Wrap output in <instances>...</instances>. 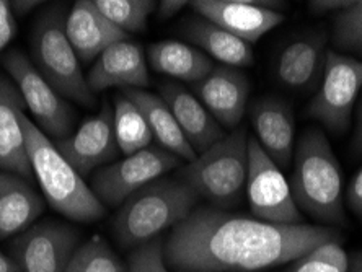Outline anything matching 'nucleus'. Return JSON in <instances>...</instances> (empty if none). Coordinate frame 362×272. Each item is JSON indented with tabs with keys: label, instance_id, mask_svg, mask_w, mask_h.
Listing matches in <instances>:
<instances>
[{
	"label": "nucleus",
	"instance_id": "1",
	"mask_svg": "<svg viewBox=\"0 0 362 272\" xmlns=\"http://www.w3.org/2000/svg\"><path fill=\"white\" fill-rule=\"evenodd\" d=\"M339 238L334 228L276 225L196 207L163 240V256L172 272H250L291 263Z\"/></svg>",
	"mask_w": 362,
	"mask_h": 272
},
{
	"label": "nucleus",
	"instance_id": "2",
	"mask_svg": "<svg viewBox=\"0 0 362 272\" xmlns=\"http://www.w3.org/2000/svg\"><path fill=\"white\" fill-rule=\"evenodd\" d=\"M31 172L52 209L76 222H95L106 214L105 206L71 163L61 155L54 142L25 111L18 114Z\"/></svg>",
	"mask_w": 362,
	"mask_h": 272
},
{
	"label": "nucleus",
	"instance_id": "3",
	"mask_svg": "<svg viewBox=\"0 0 362 272\" xmlns=\"http://www.w3.org/2000/svg\"><path fill=\"white\" fill-rule=\"evenodd\" d=\"M291 191L297 207L329 225L344 227L343 173L322 131L307 129L294 150Z\"/></svg>",
	"mask_w": 362,
	"mask_h": 272
},
{
	"label": "nucleus",
	"instance_id": "4",
	"mask_svg": "<svg viewBox=\"0 0 362 272\" xmlns=\"http://www.w3.org/2000/svg\"><path fill=\"white\" fill-rule=\"evenodd\" d=\"M199 196L181 179H157L127 197L113 222L121 247L137 248L177 227L198 206Z\"/></svg>",
	"mask_w": 362,
	"mask_h": 272
},
{
	"label": "nucleus",
	"instance_id": "5",
	"mask_svg": "<svg viewBox=\"0 0 362 272\" xmlns=\"http://www.w3.org/2000/svg\"><path fill=\"white\" fill-rule=\"evenodd\" d=\"M66 7L52 4L40 13L30 35L31 62L62 98L92 108L93 92L66 33Z\"/></svg>",
	"mask_w": 362,
	"mask_h": 272
},
{
	"label": "nucleus",
	"instance_id": "6",
	"mask_svg": "<svg viewBox=\"0 0 362 272\" xmlns=\"http://www.w3.org/2000/svg\"><path fill=\"white\" fill-rule=\"evenodd\" d=\"M248 136L243 126L221 138L178 172L183 181L217 209L237 206L247 191Z\"/></svg>",
	"mask_w": 362,
	"mask_h": 272
},
{
	"label": "nucleus",
	"instance_id": "7",
	"mask_svg": "<svg viewBox=\"0 0 362 272\" xmlns=\"http://www.w3.org/2000/svg\"><path fill=\"white\" fill-rule=\"evenodd\" d=\"M2 66L17 85L26 108L35 117L33 122L42 134L54 138V142L71 136L76 111L36 71L31 59L20 49H12L2 57Z\"/></svg>",
	"mask_w": 362,
	"mask_h": 272
},
{
	"label": "nucleus",
	"instance_id": "8",
	"mask_svg": "<svg viewBox=\"0 0 362 272\" xmlns=\"http://www.w3.org/2000/svg\"><path fill=\"white\" fill-rule=\"evenodd\" d=\"M362 92V61L328 49L320 88L307 106V116L343 136L349 129L356 100Z\"/></svg>",
	"mask_w": 362,
	"mask_h": 272
},
{
	"label": "nucleus",
	"instance_id": "9",
	"mask_svg": "<svg viewBox=\"0 0 362 272\" xmlns=\"http://www.w3.org/2000/svg\"><path fill=\"white\" fill-rule=\"evenodd\" d=\"M247 196L250 211L258 220L276 225L302 223V214L282 170L263 150L257 137H248Z\"/></svg>",
	"mask_w": 362,
	"mask_h": 272
},
{
	"label": "nucleus",
	"instance_id": "10",
	"mask_svg": "<svg viewBox=\"0 0 362 272\" xmlns=\"http://www.w3.org/2000/svg\"><path fill=\"white\" fill-rule=\"evenodd\" d=\"M181 162L183 160L175 153L151 146L101 168L93 176L92 191L103 206H122L127 197L160 179L162 175L180 167Z\"/></svg>",
	"mask_w": 362,
	"mask_h": 272
},
{
	"label": "nucleus",
	"instance_id": "11",
	"mask_svg": "<svg viewBox=\"0 0 362 272\" xmlns=\"http://www.w3.org/2000/svg\"><path fill=\"white\" fill-rule=\"evenodd\" d=\"M78 248V233L66 223L46 220L31 225L10 244L21 272H66Z\"/></svg>",
	"mask_w": 362,
	"mask_h": 272
},
{
	"label": "nucleus",
	"instance_id": "12",
	"mask_svg": "<svg viewBox=\"0 0 362 272\" xmlns=\"http://www.w3.org/2000/svg\"><path fill=\"white\" fill-rule=\"evenodd\" d=\"M191 8L199 17L221 26L242 41L253 45L266 33L284 21V15L276 12V7H284L279 2H259V0H196L189 2Z\"/></svg>",
	"mask_w": 362,
	"mask_h": 272
},
{
	"label": "nucleus",
	"instance_id": "13",
	"mask_svg": "<svg viewBox=\"0 0 362 272\" xmlns=\"http://www.w3.org/2000/svg\"><path fill=\"white\" fill-rule=\"evenodd\" d=\"M54 146L82 178L100 167H108L121 153L115 136L113 110L105 103L98 114L85 119L76 132L56 141Z\"/></svg>",
	"mask_w": 362,
	"mask_h": 272
},
{
	"label": "nucleus",
	"instance_id": "14",
	"mask_svg": "<svg viewBox=\"0 0 362 272\" xmlns=\"http://www.w3.org/2000/svg\"><path fill=\"white\" fill-rule=\"evenodd\" d=\"M194 97L222 127L237 129L247 111L250 80L237 67L216 66L201 82L193 83Z\"/></svg>",
	"mask_w": 362,
	"mask_h": 272
},
{
	"label": "nucleus",
	"instance_id": "15",
	"mask_svg": "<svg viewBox=\"0 0 362 272\" xmlns=\"http://www.w3.org/2000/svg\"><path fill=\"white\" fill-rule=\"evenodd\" d=\"M87 83L93 93L108 88L144 90L151 83V77L142 47L131 40L110 46L93 62Z\"/></svg>",
	"mask_w": 362,
	"mask_h": 272
},
{
	"label": "nucleus",
	"instance_id": "16",
	"mask_svg": "<svg viewBox=\"0 0 362 272\" xmlns=\"http://www.w3.org/2000/svg\"><path fill=\"white\" fill-rule=\"evenodd\" d=\"M327 33L313 31L287 42L276 57L274 72L282 87L307 92L323 77Z\"/></svg>",
	"mask_w": 362,
	"mask_h": 272
},
{
	"label": "nucleus",
	"instance_id": "17",
	"mask_svg": "<svg viewBox=\"0 0 362 272\" xmlns=\"http://www.w3.org/2000/svg\"><path fill=\"white\" fill-rule=\"evenodd\" d=\"M252 124L257 141L281 170L291 167L296 150V122L289 103L276 97L255 101Z\"/></svg>",
	"mask_w": 362,
	"mask_h": 272
},
{
	"label": "nucleus",
	"instance_id": "18",
	"mask_svg": "<svg viewBox=\"0 0 362 272\" xmlns=\"http://www.w3.org/2000/svg\"><path fill=\"white\" fill-rule=\"evenodd\" d=\"M160 98L167 103L178 127L196 155L206 152L226 137L223 127L214 119L206 106L177 82L160 85Z\"/></svg>",
	"mask_w": 362,
	"mask_h": 272
},
{
	"label": "nucleus",
	"instance_id": "19",
	"mask_svg": "<svg viewBox=\"0 0 362 272\" xmlns=\"http://www.w3.org/2000/svg\"><path fill=\"white\" fill-rule=\"evenodd\" d=\"M66 33L78 61H97L98 56L116 42L129 40V35L115 26L92 0H78L66 18Z\"/></svg>",
	"mask_w": 362,
	"mask_h": 272
},
{
	"label": "nucleus",
	"instance_id": "20",
	"mask_svg": "<svg viewBox=\"0 0 362 272\" xmlns=\"http://www.w3.org/2000/svg\"><path fill=\"white\" fill-rule=\"evenodd\" d=\"M26 105L17 85L0 73V170L21 176L33 183L23 129L18 114Z\"/></svg>",
	"mask_w": 362,
	"mask_h": 272
},
{
	"label": "nucleus",
	"instance_id": "21",
	"mask_svg": "<svg viewBox=\"0 0 362 272\" xmlns=\"http://www.w3.org/2000/svg\"><path fill=\"white\" fill-rule=\"evenodd\" d=\"M42 211L45 201L28 179L0 170V240L28 230Z\"/></svg>",
	"mask_w": 362,
	"mask_h": 272
},
{
	"label": "nucleus",
	"instance_id": "22",
	"mask_svg": "<svg viewBox=\"0 0 362 272\" xmlns=\"http://www.w3.org/2000/svg\"><path fill=\"white\" fill-rule=\"evenodd\" d=\"M183 35L193 42L194 47H201L206 56L214 57L222 66L228 67H252L255 56L252 45L242 41L202 17H188L181 25Z\"/></svg>",
	"mask_w": 362,
	"mask_h": 272
},
{
	"label": "nucleus",
	"instance_id": "23",
	"mask_svg": "<svg viewBox=\"0 0 362 272\" xmlns=\"http://www.w3.org/2000/svg\"><path fill=\"white\" fill-rule=\"evenodd\" d=\"M122 95L127 100H131L142 116L146 117L148 129H151L153 138H157L162 148L175 153V155L188 163L198 157L185 138L172 111L160 98V95H153L139 88H126L122 90Z\"/></svg>",
	"mask_w": 362,
	"mask_h": 272
},
{
	"label": "nucleus",
	"instance_id": "24",
	"mask_svg": "<svg viewBox=\"0 0 362 272\" xmlns=\"http://www.w3.org/2000/svg\"><path fill=\"white\" fill-rule=\"evenodd\" d=\"M147 57L156 72L189 83L201 82L216 67L212 59L198 47L172 40L152 42Z\"/></svg>",
	"mask_w": 362,
	"mask_h": 272
},
{
	"label": "nucleus",
	"instance_id": "25",
	"mask_svg": "<svg viewBox=\"0 0 362 272\" xmlns=\"http://www.w3.org/2000/svg\"><path fill=\"white\" fill-rule=\"evenodd\" d=\"M113 124L119 152L126 157L151 147L153 136L148 129L146 117L122 93L115 100Z\"/></svg>",
	"mask_w": 362,
	"mask_h": 272
},
{
	"label": "nucleus",
	"instance_id": "26",
	"mask_svg": "<svg viewBox=\"0 0 362 272\" xmlns=\"http://www.w3.org/2000/svg\"><path fill=\"white\" fill-rule=\"evenodd\" d=\"M97 8L126 35L146 31L148 17L157 10L152 0H93Z\"/></svg>",
	"mask_w": 362,
	"mask_h": 272
},
{
	"label": "nucleus",
	"instance_id": "27",
	"mask_svg": "<svg viewBox=\"0 0 362 272\" xmlns=\"http://www.w3.org/2000/svg\"><path fill=\"white\" fill-rule=\"evenodd\" d=\"M66 272H124V266L101 237H93L74 253Z\"/></svg>",
	"mask_w": 362,
	"mask_h": 272
},
{
	"label": "nucleus",
	"instance_id": "28",
	"mask_svg": "<svg viewBox=\"0 0 362 272\" xmlns=\"http://www.w3.org/2000/svg\"><path fill=\"white\" fill-rule=\"evenodd\" d=\"M286 272H349V258L341 238L313 248L296 259Z\"/></svg>",
	"mask_w": 362,
	"mask_h": 272
},
{
	"label": "nucleus",
	"instance_id": "29",
	"mask_svg": "<svg viewBox=\"0 0 362 272\" xmlns=\"http://www.w3.org/2000/svg\"><path fill=\"white\" fill-rule=\"evenodd\" d=\"M332 40L339 51L362 56V0L334 13Z\"/></svg>",
	"mask_w": 362,
	"mask_h": 272
},
{
	"label": "nucleus",
	"instance_id": "30",
	"mask_svg": "<svg viewBox=\"0 0 362 272\" xmlns=\"http://www.w3.org/2000/svg\"><path fill=\"white\" fill-rule=\"evenodd\" d=\"M124 272H172L165 263L163 240L157 238L134 248L127 259Z\"/></svg>",
	"mask_w": 362,
	"mask_h": 272
},
{
	"label": "nucleus",
	"instance_id": "31",
	"mask_svg": "<svg viewBox=\"0 0 362 272\" xmlns=\"http://www.w3.org/2000/svg\"><path fill=\"white\" fill-rule=\"evenodd\" d=\"M17 35V18L13 17L8 2L0 0V52L7 47Z\"/></svg>",
	"mask_w": 362,
	"mask_h": 272
},
{
	"label": "nucleus",
	"instance_id": "32",
	"mask_svg": "<svg viewBox=\"0 0 362 272\" xmlns=\"http://www.w3.org/2000/svg\"><path fill=\"white\" fill-rule=\"evenodd\" d=\"M346 199H348L349 209L354 212L356 215L362 218V168L354 176L351 184L348 186V194H346Z\"/></svg>",
	"mask_w": 362,
	"mask_h": 272
},
{
	"label": "nucleus",
	"instance_id": "33",
	"mask_svg": "<svg viewBox=\"0 0 362 272\" xmlns=\"http://www.w3.org/2000/svg\"><path fill=\"white\" fill-rule=\"evenodd\" d=\"M351 0H313V2H308V8L312 10L313 13L322 15L328 12H341L346 7H349Z\"/></svg>",
	"mask_w": 362,
	"mask_h": 272
},
{
	"label": "nucleus",
	"instance_id": "34",
	"mask_svg": "<svg viewBox=\"0 0 362 272\" xmlns=\"http://www.w3.org/2000/svg\"><path fill=\"white\" fill-rule=\"evenodd\" d=\"M188 2L185 0H162V2H157V18L158 20H168L173 18L175 15H178L181 10H183Z\"/></svg>",
	"mask_w": 362,
	"mask_h": 272
},
{
	"label": "nucleus",
	"instance_id": "35",
	"mask_svg": "<svg viewBox=\"0 0 362 272\" xmlns=\"http://www.w3.org/2000/svg\"><path fill=\"white\" fill-rule=\"evenodd\" d=\"M8 5L15 18H23L42 5V2H40V0H10Z\"/></svg>",
	"mask_w": 362,
	"mask_h": 272
},
{
	"label": "nucleus",
	"instance_id": "36",
	"mask_svg": "<svg viewBox=\"0 0 362 272\" xmlns=\"http://www.w3.org/2000/svg\"><path fill=\"white\" fill-rule=\"evenodd\" d=\"M359 98L361 100H359V105H358V124H356L353 148H354V152H358L362 155V92H361Z\"/></svg>",
	"mask_w": 362,
	"mask_h": 272
},
{
	"label": "nucleus",
	"instance_id": "37",
	"mask_svg": "<svg viewBox=\"0 0 362 272\" xmlns=\"http://www.w3.org/2000/svg\"><path fill=\"white\" fill-rule=\"evenodd\" d=\"M0 272H21L17 261L12 256L5 254L2 249H0Z\"/></svg>",
	"mask_w": 362,
	"mask_h": 272
},
{
	"label": "nucleus",
	"instance_id": "38",
	"mask_svg": "<svg viewBox=\"0 0 362 272\" xmlns=\"http://www.w3.org/2000/svg\"><path fill=\"white\" fill-rule=\"evenodd\" d=\"M349 272H362V252H358L351 256Z\"/></svg>",
	"mask_w": 362,
	"mask_h": 272
}]
</instances>
